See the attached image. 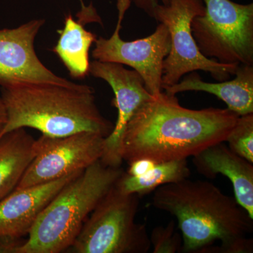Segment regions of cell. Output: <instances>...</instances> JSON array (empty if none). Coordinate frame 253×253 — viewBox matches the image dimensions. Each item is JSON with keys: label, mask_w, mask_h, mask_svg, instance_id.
Here are the masks:
<instances>
[{"label": "cell", "mask_w": 253, "mask_h": 253, "mask_svg": "<svg viewBox=\"0 0 253 253\" xmlns=\"http://www.w3.org/2000/svg\"><path fill=\"white\" fill-rule=\"evenodd\" d=\"M238 118L228 109H186L176 95L162 91L130 118L120 155L129 164L141 158L156 163L187 159L211 145L224 142Z\"/></svg>", "instance_id": "1"}, {"label": "cell", "mask_w": 253, "mask_h": 253, "mask_svg": "<svg viewBox=\"0 0 253 253\" xmlns=\"http://www.w3.org/2000/svg\"><path fill=\"white\" fill-rule=\"evenodd\" d=\"M154 208L172 214L182 237L181 252L251 253L253 218L237 202L207 181L183 179L160 186Z\"/></svg>", "instance_id": "2"}, {"label": "cell", "mask_w": 253, "mask_h": 253, "mask_svg": "<svg viewBox=\"0 0 253 253\" xmlns=\"http://www.w3.org/2000/svg\"><path fill=\"white\" fill-rule=\"evenodd\" d=\"M94 89L86 84L63 85L44 82H14L1 86L7 113L1 136L30 127L60 137L83 131L107 137L114 126L100 112Z\"/></svg>", "instance_id": "3"}, {"label": "cell", "mask_w": 253, "mask_h": 253, "mask_svg": "<svg viewBox=\"0 0 253 253\" xmlns=\"http://www.w3.org/2000/svg\"><path fill=\"white\" fill-rule=\"evenodd\" d=\"M124 171L93 163L66 184L41 213L15 253H59L69 249L84 221Z\"/></svg>", "instance_id": "4"}, {"label": "cell", "mask_w": 253, "mask_h": 253, "mask_svg": "<svg viewBox=\"0 0 253 253\" xmlns=\"http://www.w3.org/2000/svg\"><path fill=\"white\" fill-rule=\"evenodd\" d=\"M139 196L116 185L84 221L70 249L76 253H146L151 249L146 226L135 221Z\"/></svg>", "instance_id": "5"}, {"label": "cell", "mask_w": 253, "mask_h": 253, "mask_svg": "<svg viewBox=\"0 0 253 253\" xmlns=\"http://www.w3.org/2000/svg\"><path fill=\"white\" fill-rule=\"evenodd\" d=\"M205 14L191 22L198 47L225 64L253 65V4L203 0Z\"/></svg>", "instance_id": "6"}, {"label": "cell", "mask_w": 253, "mask_h": 253, "mask_svg": "<svg viewBox=\"0 0 253 253\" xmlns=\"http://www.w3.org/2000/svg\"><path fill=\"white\" fill-rule=\"evenodd\" d=\"M205 14L203 0H169L158 3L152 18L166 26L171 38V49L163 61L162 87L176 84L186 73L203 71L214 79L224 81L235 75L239 65L225 64L206 57L200 51L191 32L196 16Z\"/></svg>", "instance_id": "7"}, {"label": "cell", "mask_w": 253, "mask_h": 253, "mask_svg": "<svg viewBox=\"0 0 253 253\" xmlns=\"http://www.w3.org/2000/svg\"><path fill=\"white\" fill-rule=\"evenodd\" d=\"M131 0H118L117 26L109 39L99 37L95 41L92 56L104 62L126 65L139 73L150 94L158 96L163 91V61L171 49L168 28L160 23L154 33L142 39L125 41L121 38L122 23Z\"/></svg>", "instance_id": "8"}, {"label": "cell", "mask_w": 253, "mask_h": 253, "mask_svg": "<svg viewBox=\"0 0 253 253\" xmlns=\"http://www.w3.org/2000/svg\"><path fill=\"white\" fill-rule=\"evenodd\" d=\"M104 136L83 131L52 137L42 135L36 139V154L16 189L49 182L84 170L101 160Z\"/></svg>", "instance_id": "9"}, {"label": "cell", "mask_w": 253, "mask_h": 253, "mask_svg": "<svg viewBox=\"0 0 253 253\" xmlns=\"http://www.w3.org/2000/svg\"><path fill=\"white\" fill-rule=\"evenodd\" d=\"M89 74L106 81L112 88L115 97L112 104L118 110V119L113 131L105 138L101 162L111 167H121V139L128 122L146 101L153 97L144 81L134 70H128L117 63L94 60L90 63Z\"/></svg>", "instance_id": "10"}, {"label": "cell", "mask_w": 253, "mask_h": 253, "mask_svg": "<svg viewBox=\"0 0 253 253\" xmlns=\"http://www.w3.org/2000/svg\"><path fill=\"white\" fill-rule=\"evenodd\" d=\"M44 23L40 18L17 28L0 29V86L20 81L74 84L50 71L36 54L35 41Z\"/></svg>", "instance_id": "11"}, {"label": "cell", "mask_w": 253, "mask_h": 253, "mask_svg": "<svg viewBox=\"0 0 253 253\" xmlns=\"http://www.w3.org/2000/svg\"><path fill=\"white\" fill-rule=\"evenodd\" d=\"M78 172L44 184L15 189L0 201V240H18L29 234L48 204Z\"/></svg>", "instance_id": "12"}, {"label": "cell", "mask_w": 253, "mask_h": 253, "mask_svg": "<svg viewBox=\"0 0 253 253\" xmlns=\"http://www.w3.org/2000/svg\"><path fill=\"white\" fill-rule=\"evenodd\" d=\"M193 163L206 177L226 176L232 184L236 201L253 218V163L233 152L224 142L198 153L193 156Z\"/></svg>", "instance_id": "13"}, {"label": "cell", "mask_w": 253, "mask_h": 253, "mask_svg": "<svg viewBox=\"0 0 253 253\" xmlns=\"http://www.w3.org/2000/svg\"><path fill=\"white\" fill-rule=\"evenodd\" d=\"M234 76L232 81L209 83L193 73L164 90L172 95L188 91H204L215 95L225 103L228 109L239 116L253 113V66L239 65Z\"/></svg>", "instance_id": "14"}, {"label": "cell", "mask_w": 253, "mask_h": 253, "mask_svg": "<svg viewBox=\"0 0 253 253\" xmlns=\"http://www.w3.org/2000/svg\"><path fill=\"white\" fill-rule=\"evenodd\" d=\"M36 139L25 128L6 133L0 139V201L19 184L36 154Z\"/></svg>", "instance_id": "15"}, {"label": "cell", "mask_w": 253, "mask_h": 253, "mask_svg": "<svg viewBox=\"0 0 253 253\" xmlns=\"http://www.w3.org/2000/svg\"><path fill=\"white\" fill-rule=\"evenodd\" d=\"M57 33L59 38L52 49L53 52L67 68L71 77L76 79L85 78L89 74V49L97 37L86 31L81 20L76 21L71 14L66 16L64 26Z\"/></svg>", "instance_id": "16"}, {"label": "cell", "mask_w": 253, "mask_h": 253, "mask_svg": "<svg viewBox=\"0 0 253 253\" xmlns=\"http://www.w3.org/2000/svg\"><path fill=\"white\" fill-rule=\"evenodd\" d=\"M190 174L187 159L158 163L144 175L131 176L124 172L116 186L123 194L144 196L160 186L187 179Z\"/></svg>", "instance_id": "17"}, {"label": "cell", "mask_w": 253, "mask_h": 253, "mask_svg": "<svg viewBox=\"0 0 253 253\" xmlns=\"http://www.w3.org/2000/svg\"><path fill=\"white\" fill-rule=\"evenodd\" d=\"M224 142L233 152L253 163V113L239 116Z\"/></svg>", "instance_id": "18"}, {"label": "cell", "mask_w": 253, "mask_h": 253, "mask_svg": "<svg viewBox=\"0 0 253 253\" xmlns=\"http://www.w3.org/2000/svg\"><path fill=\"white\" fill-rule=\"evenodd\" d=\"M174 221L166 226L155 227L150 235L151 247L154 253H176L182 249V237L176 232Z\"/></svg>", "instance_id": "19"}, {"label": "cell", "mask_w": 253, "mask_h": 253, "mask_svg": "<svg viewBox=\"0 0 253 253\" xmlns=\"http://www.w3.org/2000/svg\"><path fill=\"white\" fill-rule=\"evenodd\" d=\"M156 163H158L147 158L136 160L129 163V169L126 173L129 175L134 176L144 175L154 169Z\"/></svg>", "instance_id": "20"}, {"label": "cell", "mask_w": 253, "mask_h": 253, "mask_svg": "<svg viewBox=\"0 0 253 253\" xmlns=\"http://www.w3.org/2000/svg\"><path fill=\"white\" fill-rule=\"evenodd\" d=\"M161 4L168 5L169 0H161ZM139 9L144 10L149 16L152 17L154 8L159 3V0H131Z\"/></svg>", "instance_id": "21"}, {"label": "cell", "mask_w": 253, "mask_h": 253, "mask_svg": "<svg viewBox=\"0 0 253 253\" xmlns=\"http://www.w3.org/2000/svg\"><path fill=\"white\" fill-rule=\"evenodd\" d=\"M7 122V113L4 102L0 96V136L4 130V126Z\"/></svg>", "instance_id": "22"}]
</instances>
